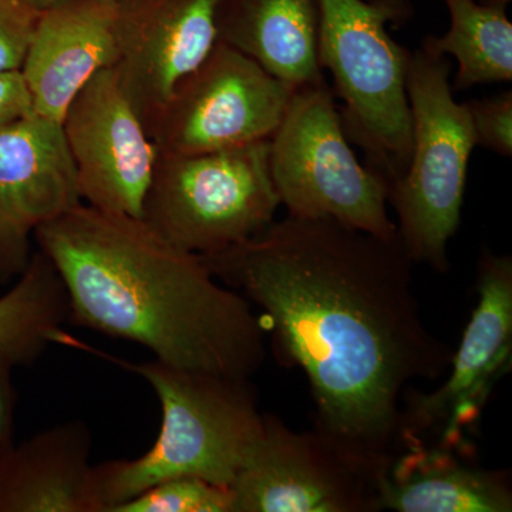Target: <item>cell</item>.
Masks as SVG:
<instances>
[{"mask_svg": "<svg viewBox=\"0 0 512 512\" xmlns=\"http://www.w3.org/2000/svg\"><path fill=\"white\" fill-rule=\"evenodd\" d=\"M200 256L264 311L278 356L305 372L316 429L382 467L397 450L407 386L444 375L454 355L421 316L399 235L288 214Z\"/></svg>", "mask_w": 512, "mask_h": 512, "instance_id": "6da1fadb", "label": "cell"}, {"mask_svg": "<svg viewBox=\"0 0 512 512\" xmlns=\"http://www.w3.org/2000/svg\"><path fill=\"white\" fill-rule=\"evenodd\" d=\"M33 239L62 278L69 322L137 343L177 369L251 379L266 359L262 316L141 218L77 205Z\"/></svg>", "mask_w": 512, "mask_h": 512, "instance_id": "7a4b0ae2", "label": "cell"}, {"mask_svg": "<svg viewBox=\"0 0 512 512\" xmlns=\"http://www.w3.org/2000/svg\"><path fill=\"white\" fill-rule=\"evenodd\" d=\"M63 345L96 353L143 377L160 400L163 420L156 443L134 460L94 466L100 512L175 477H198L231 487L264 434V414L251 379L192 372L97 352L67 335Z\"/></svg>", "mask_w": 512, "mask_h": 512, "instance_id": "3957f363", "label": "cell"}, {"mask_svg": "<svg viewBox=\"0 0 512 512\" xmlns=\"http://www.w3.org/2000/svg\"><path fill=\"white\" fill-rule=\"evenodd\" d=\"M319 63L343 101L346 136L367 165L394 183L412 156V116L406 77L409 50L387 33L406 15L404 0H318Z\"/></svg>", "mask_w": 512, "mask_h": 512, "instance_id": "277c9868", "label": "cell"}, {"mask_svg": "<svg viewBox=\"0 0 512 512\" xmlns=\"http://www.w3.org/2000/svg\"><path fill=\"white\" fill-rule=\"evenodd\" d=\"M446 56L421 45L410 53L406 90L412 156L389 187L397 235L414 264L450 268L447 247L461 222L468 163L476 144L466 103H457Z\"/></svg>", "mask_w": 512, "mask_h": 512, "instance_id": "5b68a950", "label": "cell"}, {"mask_svg": "<svg viewBox=\"0 0 512 512\" xmlns=\"http://www.w3.org/2000/svg\"><path fill=\"white\" fill-rule=\"evenodd\" d=\"M269 140L214 153H158L141 220L174 247L211 255L274 221Z\"/></svg>", "mask_w": 512, "mask_h": 512, "instance_id": "8992f818", "label": "cell"}, {"mask_svg": "<svg viewBox=\"0 0 512 512\" xmlns=\"http://www.w3.org/2000/svg\"><path fill=\"white\" fill-rule=\"evenodd\" d=\"M269 167L288 214L332 218L380 237L397 234L387 212L389 183L357 160L326 82L295 90L269 138Z\"/></svg>", "mask_w": 512, "mask_h": 512, "instance_id": "52a82bcc", "label": "cell"}, {"mask_svg": "<svg viewBox=\"0 0 512 512\" xmlns=\"http://www.w3.org/2000/svg\"><path fill=\"white\" fill-rule=\"evenodd\" d=\"M477 268L478 303L451 359L450 377L433 392L403 394L397 450L437 444L474 456L468 437L512 363V258L484 249Z\"/></svg>", "mask_w": 512, "mask_h": 512, "instance_id": "ba28073f", "label": "cell"}, {"mask_svg": "<svg viewBox=\"0 0 512 512\" xmlns=\"http://www.w3.org/2000/svg\"><path fill=\"white\" fill-rule=\"evenodd\" d=\"M295 87L218 42L148 128L158 153H214L269 140Z\"/></svg>", "mask_w": 512, "mask_h": 512, "instance_id": "9c48e42d", "label": "cell"}, {"mask_svg": "<svg viewBox=\"0 0 512 512\" xmlns=\"http://www.w3.org/2000/svg\"><path fill=\"white\" fill-rule=\"evenodd\" d=\"M379 468L319 429L264 414V434L231 488L235 512H375Z\"/></svg>", "mask_w": 512, "mask_h": 512, "instance_id": "30bf717a", "label": "cell"}, {"mask_svg": "<svg viewBox=\"0 0 512 512\" xmlns=\"http://www.w3.org/2000/svg\"><path fill=\"white\" fill-rule=\"evenodd\" d=\"M62 128L82 200L100 211L141 218L158 150L114 67L94 74L77 93Z\"/></svg>", "mask_w": 512, "mask_h": 512, "instance_id": "8fae6325", "label": "cell"}, {"mask_svg": "<svg viewBox=\"0 0 512 512\" xmlns=\"http://www.w3.org/2000/svg\"><path fill=\"white\" fill-rule=\"evenodd\" d=\"M220 0H117L116 70L147 131L218 43Z\"/></svg>", "mask_w": 512, "mask_h": 512, "instance_id": "7c38bea8", "label": "cell"}, {"mask_svg": "<svg viewBox=\"0 0 512 512\" xmlns=\"http://www.w3.org/2000/svg\"><path fill=\"white\" fill-rule=\"evenodd\" d=\"M80 204L62 124L33 114L0 130V284L25 271L36 229Z\"/></svg>", "mask_w": 512, "mask_h": 512, "instance_id": "4fadbf2b", "label": "cell"}, {"mask_svg": "<svg viewBox=\"0 0 512 512\" xmlns=\"http://www.w3.org/2000/svg\"><path fill=\"white\" fill-rule=\"evenodd\" d=\"M117 59V0H59L40 9L22 66L35 114L62 124L77 93Z\"/></svg>", "mask_w": 512, "mask_h": 512, "instance_id": "5bb4252c", "label": "cell"}, {"mask_svg": "<svg viewBox=\"0 0 512 512\" xmlns=\"http://www.w3.org/2000/svg\"><path fill=\"white\" fill-rule=\"evenodd\" d=\"M471 460L437 444L394 451L376 476L379 510L511 512L510 474L484 470Z\"/></svg>", "mask_w": 512, "mask_h": 512, "instance_id": "9a60e30c", "label": "cell"}, {"mask_svg": "<svg viewBox=\"0 0 512 512\" xmlns=\"http://www.w3.org/2000/svg\"><path fill=\"white\" fill-rule=\"evenodd\" d=\"M83 420L57 424L0 456V512H100Z\"/></svg>", "mask_w": 512, "mask_h": 512, "instance_id": "2e32d148", "label": "cell"}, {"mask_svg": "<svg viewBox=\"0 0 512 512\" xmlns=\"http://www.w3.org/2000/svg\"><path fill=\"white\" fill-rule=\"evenodd\" d=\"M217 32L218 42L295 89L326 82L318 0H220Z\"/></svg>", "mask_w": 512, "mask_h": 512, "instance_id": "e0dca14e", "label": "cell"}, {"mask_svg": "<svg viewBox=\"0 0 512 512\" xmlns=\"http://www.w3.org/2000/svg\"><path fill=\"white\" fill-rule=\"evenodd\" d=\"M70 309L62 278L42 251L30 256L18 282L0 298V352L30 366L66 335Z\"/></svg>", "mask_w": 512, "mask_h": 512, "instance_id": "ac0fdd59", "label": "cell"}, {"mask_svg": "<svg viewBox=\"0 0 512 512\" xmlns=\"http://www.w3.org/2000/svg\"><path fill=\"white\" fill-rule=\"evenodd\" d=\"M450 29L443 36H427L424 45L458 64L454 89L512 80V23L505 3L481 0H444Z\"/></svg>", "mask_w": 512, "mask_h": 512, "instance_id": "d6986e66", "label": "cell"}, {"mask_svg": "<svg viewBox=\"0 0 512 512\" xmlns=\"http://www.w3.org/2000/svg\"><path fill=\"white\" fill-rule=\"evenodd\" d=\"M111 512H235V494L227 485L198 477L168 478Z\"/></svg>", "mask_w": 512, "mask_h": 512, "instance_id": "ffe728a7", "label": "cell"}, {"mask_svg": "<svg viewBox=\"0 0 512 512\" xmlns=\"http://www.w3.org/2000/svg\"><path fill=\"white\" fill-rule=\"evenodd\" d=\"M477 146L512 156V92L466 103Z\"/></svg>", "mask_w": 512, "mask_h": 512, "instance_id": "44dd1931", "label": "cell"}, {"mask_svg": "<svg viewBox=\"0 0 512 512\" xmlns=\"http://www.w3.org/2000/svg\"><path fill=\"white\" fill-rule=\"evenodd\" d=\"M37 16L23 0H0V72L22 70Z\"/></svg>", "mask_w": 512, "mask_h": 512, "instance_id": "7402d4cb", "label": "cell"}, {"mask_svg": "<svg viewBox=\"0 0 512 512\" xmlns=\"http://www.w3.org/2000/svg\"><path fill=\"white\" fill-rule=\"evenodd\" d=\"M33 114L32 94L22 70L0 72V130Z\"/></svg>", "mask_w": 512, "mask_h": 512, "instance_id": "603a6c76", "label": "cell"}, {"mask_svg": "<svg viewBox=\"0 0 512 512\" xmlns=\"http://www.w3.org/2000/svg\"><path fill=\"white\" fill-rule=\"evenodd\" d=\"M15 363L0 352V456L13 444V420H15V389L12 369Z\"/></svg>", "mask_w": 512, "mask_h": 512, "instance_id": "cb8c5ba5", "label": "cell"}, {"mask_svg": "<svg viewBox=\"0 0 512 512\" xmlns=\"http://www.w3.org/2000/svg\"><path fill=\"white\" fill-rule=\"evenodd\" d=\"M23 2L28 3L29 6L36 10H40L52 5V3L59 2V0H23Z\"/></svg>", "mask_w": 512, "mask_h": 512, "instance_id": "d4e9b609", "label": "cell"}]
</instances>
